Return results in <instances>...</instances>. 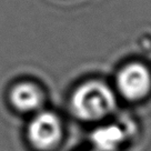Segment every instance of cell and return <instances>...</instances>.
<instances>
[{
    "instance_id": "4",
    "label": "cell",
    "mask_w": 151,
    "mask_h": 151,
    "mask_svg": "<svg viewBox=\"0 0 151 151\" xmlns=\"http://www.w3.org/2000/svg\"><path fill=\"white\" fill-rule=\"evenodd\" d=\"M10 102L22 112H32L41 108L43 93L32 82H19L10 91Z\"/></svg>"
},
{
    "instance_id": "2",
    "label": "cell",
    "mask_w": 151,
    "mask_h": 151,
    "mask_svg": "<svg viewBox=\"0 0 151 151\" xmlns=\"http://www.w3.org/2000/svg\"><path fill=\"white\" fill-rule=\"evenodd\" d=\"M29 141L40 151L55 149L62 139V123L56 113L42 111L36 114L27 130Z\"/></svg>"
},
{
    "instance_id": "3",
    "label": "cell",
    "mask_w": 151,
    "mask_h": 151,
    "mask_svg": "<svg viewBox=\"0 0 151 151\" xmlns=\"http://www.w3.org/2000/svg\"><path fill=\"white\" fill-rule=\"evenodd\" d=\"M119 92L128 100L145 98L151 89V73L146 66L139 62L128 63L117 76Z\"/></svg>"
},
{
    "instance_id": "1",
    "label": "cell",
    "mask_w": 151,
    "mask_h": 151,
    "mask_svg": "<svg viewBox=\"0 0 151 151\" xmlns=\"http://www.w3.org/2000/svg\"><path fill=\"white\" fill-rule=\"evenodd\" d=\"M71 110L85 121L104 118L116 107V97L108 85L100 80L81 83L71 96Z\"/></svg>"
},
{
    "instance_id": "5",
    "label": "cell",
    "mask_w": 151,
    "mask_h": 151,
    "mask_svg": "<svg viewBox=\"0 0 151 151\" xmlns=\"http://www.w3.org/2000/svg\"><path fill=\"white\" fill-rule=\"evenodd\" d=\"M124 140V133L117 126H106L97 129L92 134L97 151H116Z\"/></svg>"
}]
</instances>
